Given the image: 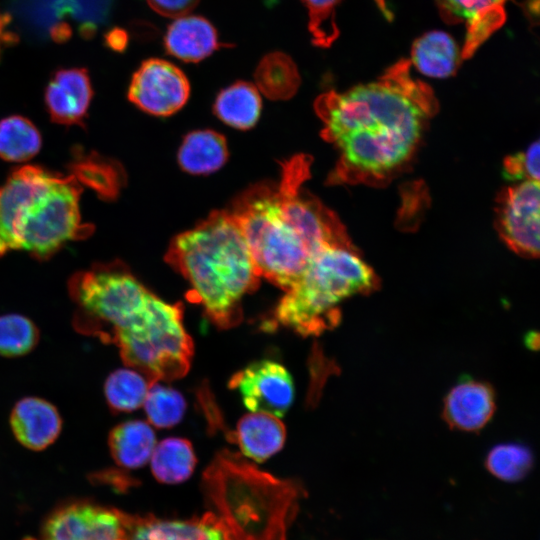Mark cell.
<instances>
[{
    "label": "cell",
    "mask_w": 540,
    "mask_h": 540,
    "mask_svg": "<svg viewBox=\"0 0 540 540\" xmlns=\"http://www.w3.org/2000/svg\"><path fill=\"white\" fill-rule=\"evenodd\" d=\"M400 59L375 81L317 97L322 137L339 152L333 184H381L412 158L438 102Z\"/></svg>",
    "instance_id": "1"
},
{
    "label": "cell",
    "mask_w": 540,
    "mask_h": 540,
    "mask_svg": "<svg viewBox=\"0 0 540 540\" xmlns=\"http://www.w3.org/2000/svg\"><path fill=\"white\" fill-rule=\"evenodd\" d=\"M68 291L77 331L117 346L123 362L152 384L186 375L194 349L181 303L159 298L118 260L76 272Z\"/></svg>",
    "instance_id": "2"
},
{
    "label": "cell",
    "mask_w": 540,
    "mask_h": 540,
    "mask_svg": "<svg viewBox=\"0 0 540 540\" xmlns=\"http://www.w3.org/2000/svg\"><path fill=\"white\" fill-rule=\"evenodd\" d=\"M311 158L283 162L281 179L251 186L228 210L237 222L260 277L288 290L326 247L352 244L329 208L302 188Z\"/></svg>",
    "instance_id": "3"
},
{
    "label": "cell",
    "mask_w": 540,
    "mask_h": 540,
    "mask_svg": "<svg viewBox=\"0 0 540 540\" xmlns=\"http://www.w3.org/2000/svg\"><path fill=\"white\" fill-rule=\"evenodd\" d=\"M109 179L106 160L92 155L76 160L66 175L38 165L13 169L0 187V257L22 250L44 261L89 237L93 225L82 222L81 193L89 186L103 196Z\"/></svg>",
    "instance_id": "4"
},
{
    "label": "cell",
    "mask_w": 540,
    "mask_h": 540,
    "mask_svg": "<svg viewBox=\"0 0 540 540\" xmlns=\"http://www.w3.org/2000/svg\"><path fill=\"white\" fill-rule=\"evenodd\" d=\"M165 261L189 283L187 298L200 304L210 321L223 329L241 322L242 300L258 288L261 278L228 210L214 211L177 235Z\"/></svg>",
    "instance_id": "5"
},
{
    "label": "cell",
    "mask_w": 540,
    "mask_h": 540,
    "mask_svg": "<svg viewBox=\"0 0 540 540\" xmlns=\"http://www.w3.org/2000/svg\"><path fill=\"white\" fill-rule=\"evenodd\" d=\"M378 286L377 275L352 244L326 247L285 291L274 321L302 336H318L339 323L343 300Z\"/></svg>",
    "instance_id": "6"
},
{
    "label": "cell",
    "mask_w": 540,
    "mask_h": 540,
    "mask_svg": "<svg viewBox=\"0 0 540 540\" xmlns=\"http://www.w3.org/2000/svg\"><path fill=\"white\" fill-rule=\"evenodd\" d=\"M496 227L501 239L516 254L528 258L539 256V181H521L501 191L496 206Z\"/></svg>",
    "instance_id": "7"
},
{
    "label": "cell",
    "mask_w": 540,
    "mask_h": 540,
    "mask_svg": "<svg viewBox=\"0 0 540 540\" xmlns=\"http://www.w3.org/2000/svg\"><path fill=\"white\" fill-rule=\"evenodd\" d=\"M190 95V83L184 72L168 60L149 58L134 72L128 99L140 110L169 116L179 111Z\"/></svg>",
    "instance_id": "8"
},
{
    "label": "cell",
    "mask_w": 540,
    "mask_h": 540,
    "mask_svg": "<svg viewBox=\"0 0 540 540\" xmlns=\"http://www.w3.org/2000/svg\"><path fill=\"white\" fill-rule=\"evenodd\" d=\"M129 518L116 509L75 502L51 514L41 540H128Z\"/></svg>",
    "instance_id": "9"
},
{
    "label": "cell",
    "mask_w": 540,
    "mask_h": 540,
    "mask_svg": "<svg viewBox=\"0 0 540 540\" xmlns=\"http://www.w3.org/2000/svg\"><path fill=\"white\" fill-rule=\"evenodd\" d=\"M231 389H237L246 408L283 416L294 398V384L287 369L271 360H261L246 366L232 376Z\"/></svg>",
    "instance_id": "10"
},
{
    "label": "cell",
    "mask_w": 540,
    "mask_h": 540,
    "mask_svg": "<svg viewBox=\"0 0 540 540\" xmlns=\"http://www.w3.org/2000/svg\"><path fill=\"white\" fill-rule=\"evenodd\" d=\"M509 0H435L442 19L449 24H464L466 36L461 49L468 59L506 20Z\"/></svg>",
    "instance_id": "11"
},
{
    "label": "cell",
    "mask_w": 540,
    "mask_h": 540,
    "mask_svg": "<svg viewBox=\"0 0 540 540\" xmlns=\"http://www.w3.org/2000/svg\"><path fill=\"white\" fill-rule=\"evenodd\" d=\"M93 97L88 71L84 68L59 69L45 90V106L53 122L84 126Z\"/></svg>",
    "instance_id": "12"
},
{
    "label": "cell",
    "mask_w": 540,
    "mask_h": 540,
    "mask_svg": "<svg viewBox=\"0 0 540 540\" xmlns=\"http://www.w3.org/2000/svg\"><path fill=\"white\" fill-rule=\"evenodd\" d=\"M495 408L491 385L465 377L445 396L443 418L452 429L476 432L491 420Z\"/></svg>",
    "instance_id": "13"
},
{
    "label": "cell",
    "mask_w": 540,
    "mask_h": 540,
    "mask_svg": "<svg viewBox=\"0 0 540 540\" xmlns=\"http://www.w3.org/2000/svg\"><path fill=\"white\" fill-rule=\"evenodd\" d=\"M10 425L14 436L24 447L38 451L47 448L57 439L62 420L50 402L27 397L15 404Z\"/></svg>",
    "instance_id": "14"
},
{
    "label": "cell",
    "mask_w": 540,
    "mask_h": 540,
    "mask_svg": "<svg viewBox=\"0 0 540 540\" xmlns=\"http://www.w3.org/2000/svg\"><path fill=\"white\" fill-rule=\"evenodd\" d=\"M223 46L213 24L199 15L174 19L164 36L166 52L183 62L198 63Z\"/></svg>",
    "instance_id": "15"
},
{
    "label": "cell",
    "mask_w": 540,
    "mask_h": 540,
    "mask_svg": "<svg viewBox=\"0 0 540 540\" xmlns=\"http://www.w3.org/2000/svg\"><path fill=\"white\" fill-rule=\"evenodd\" d=\"M128 540H229L213 514L192 520L129 518Z\"/></svg>",
    "instance_id": "16"
},
{
    "label": "cell",
    "mask_w": 540,
    "mask_h": 540,
    "mask_svg": "<svg viewBox=\"0 0 540 540\" xmlns=\"http://www.w3.org/2000/svg\"><path fill=\"white\" fill-rule=\"evenodd\" d=\"M233 436L245 456L262 462L282 448L286 430L278 417L251 412L238 421Z\"/></svg>",
    "instance_id": "17"
},
{
    "label": "cell",
    "mask_w": 540,
    "mask_h": 540,
    "mask_svg": "<svg viewBox=\"0 0 540 540\" xmlns=\"http://www.w3.org/2000/svg\"><path fill=\"white\" fill-rule=\"evenodd\" d=\"M461 50L446 32L431 31L417 38L411 48V60L416 69L432 78H447L455 74L461 63Z\"/></svg>",
    "instance_id": "18"
},
{
    "label": "cell",
    "mask_w": 540,
    "mask_h": 540,
    "mask_svg": "<svg viewBox=\"0 0 540 540\" xmlns=\"http://www.w3.org/2000/svg\"><path fill=\"white\" fill-rule=\"evenodd\" d=\"M108 444L115 462L128 469L144 466L151 458L156 437L151 426L142 420H130L115 426Z\"/></svg>",
    "instance_id": "19"
},
{
    "label": "cell",
    "mask_w": 540,
    "mask_h": 540,
    "mask_svg": "<svg viewBox=\"0 0 540 540\" xmlns=\"http://www.w3.org/2000/svg\"><path fill=\"white\" fill-rule=\"evenodd\" d=\"M228 157L223 135L212 130L189 133L178 152L180 167L194 175L210 174L221 168Z\"/></svg>",
    "instance_id": "20"
},
{
    "label": "cell",
    "mask_w": 540,
    "mask_h": 540,
    "mask_svg": "<svg viewBox=\"0 0 540 540\" xmlns=\"http://www.w3.org/2000/svg\"><path fill=\"white\" fill-rule=\"evenodd\" d=\"M262 99L259 90L247 81H237L217 95L213 112L227 125L246 130L259 119Z\"/></svg>",
    "instance_id": "21"
},
{
    "label": "cell",
    "mask_w": 540,
    "mask_h": 540,
    "mask_svg": "<svg viewBox=\"0 0 540 540\" xmlns=\"http://www.w3.org/2000/svg\"><path fill=\"white\" fill-rule=\"evenodd\" d=\"M254 79L259 92L272 100L291 98L301 82L296 63L281 51L270 52L261 58Z\"/></svg>",
    "instance_id": "22"
},
{
    "label": "cell",
    "mask_w": 540,
    "mask_h": 540,
    "mask_svg": "<svg viewBox=\"0 0 540 540\" xmlns=\"http://www.w3.org/2000/svg\"><path fill=\"white\" fill-rule=\"evenodd\" d=\"M150 460L154 477L168 484L187 480L196 465L193 447L183 438H167L161 441L155 446Z\"/></svg>",
    "instance_id": "23"
},
{
    "label": "cell",
    "mask_w": 540,
    "mask_h": 540,
    "mask_svg": "<svg viewBox=\"0 0 540 540\" xmlns=\"http://www.w3.org/2000/svg\"><path fill=\"white\" fill-rule=\"evenodd\" d=\"M42 138L27 118L13 115L0 120V158L8 162H25L38 154Z\"/></svg>",
    "instance_id": "24"
},
{
    "label": "cell",
    "mask_w": 540,
    "mask_h": 540,
    "mask_svg": "<svg viewBox=\"0 0 540 540\" xmlns=\"http://www.w3.org/2000/svg\"><path fill=\"white\" fill-rule=\"evenodd\" d=\"M152 384L139 371L118 369L111 373L104 385L108 405L117 412H131L143 406Z\"/></svg>",
    "instance_id": "25"
},
{
    "label": "cell",
    "mask_w": 540,
    "mask_h": 540,
    "mask_svg": "<svg viewBox=\"0 0 540 540\" xmlns=\"http://www.w3.org/2000/svg\"><path fill=\"white\" fill-rule=\"evenodd\" d=\"M532 466V451L521 443H502L494 446L485 459L486 469L494 477L505 482L524 479Z\"/></svg>",
    "instance_id": "26"
},
{
    "label": "cell",
    "mask_w": 540,
    "mask_h": 540,
    "mask_svg": "<svg viewBox=\"0 0 540 540\" xmlns=\"http://www.w3.org/2000/svg\"><path fill=\"white\" fill-rule=\"evenodd\" d=\"M143 406L149 422L159 428L179 423L186 409L185 400L178 391L157 382L150 386Z\"/></svg>",
    "instance_id": "27"
},
{
    "label": "cell",
    "mask_w": 540,
    "mask_h": 540,
    "mask_svg": "<svg viewBox=\"0 0 540 540\" xmlns=\"http://www.w3.org/2000/svg\"><path fill=\"white\" fill-rule=\"evenodd\" d=\"M38 338L37 327L27 317L19 314L0 316V355L18 357L27 354Z\"/></svg>",
    "instance_id": "28"
},
{
    "label": "cell",
    "mask_w": 540,
    "mask_h": 540,
    "mask_svg": "<svg viewBox=\"0 0 540 540\" xmlns=\"http://www.w3.org/2000/svg\"><path fill=\"white\" fill-rule=\"evenodd\" d=\"M308 11V31L312 43L329 48L339 37L335 10L342 0H301Z\"/></svg>",
    "instance_id": "29"
},
{
    "label": "cell",
    "mask_w": 540,
    "mask_h": 540,
    "mask_svg": "<svg viewBox=\"0 0 540 540\" xmlns=\"http://www.w3.org/2000/svg\"><path fill=\"white\" fill-rule=\"evenodd\" d=\"M539 141L530 144L524 151L508 156L503 164L504 176L511 181H539L540 177Z\"/></svg>",
    "instance_id": "30"
},
{
    "label": "cell",
    "mask_w": 540,
    "mask_h": 540,
    "mask_svg": "<svg viewBox=\"0 0 540 540\" xmlns=\"http://www.w3.org/2000/svg\"><path fill=\"white\" fill-rule=\"evenodd\" d=\"M200 0H147L156 13L167 18H179L190 14Z\"/></svg>",
    "instance_id": "31"
},
{
    "label": "cell",
    "mask_w": 540,
    "mask_h": 540,
    "mask_svg": "<svg viewBox=\"0 0 540 540\" xmlns=\"http://www.w3.org/2000/svg\"><path fill=\"white\" fill-rule=\"evenodd\" d=\"M8 18L0 12V57L5 47L12 44L16 38L7 29Z\"/></svg>",
    "instance_id": "32"
},
{
    "label": "cell",
    "mask_w": 540,
    "mask_h": 540,
    "mask_svg": "<svg viewBox=\"0 0 540 540\" xmlns=\"http://www.w3.org/2000/svg\"><path fill=\"white\" fill-rule=\"evenodd\" d=\"M107 40L112 48L120 50L126 46L127 36L124 31L115 29L107 36Z\"/></svg>",
    "instance_id": "33"
},
{
    "label": "cell",
    "mask_w": 540,
    "mask_h": 540,
    "mask_svg": "<svg viewBox=\"0 0 540 540\" xmlns=\"http://www.w3.org/2000/svg\"><path fill=\"white\" fill-rule=\"evenodd\" d=\"M539 343L538 334L535 332H530L525 337V344L530 349H537Z\"/></svg>",
    "instance_id": "34"
}]
</instances>
